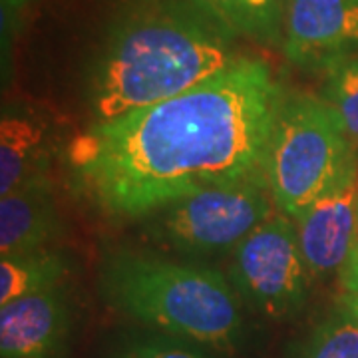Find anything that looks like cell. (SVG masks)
Masks as SVG:
<instances>
[{
	"label": "cell",
	"instance_id": "5b68a950",
	"mask_svg": "<svg viewBox=\"0 0 358 358\" xmlns=\"http://www.w3.org/2000/svg\"><path fill=\"white\" fill-rule=\"evenodd\" d=\"M273 207L265 171H259L181 197L145 219L150 237L179 255L215 257L233 253L249 233L275 215Z\"/></svg>",
	"mask_w": 358,
	"mask_h": 358
},
{
	"label": "cell",
	"instance_id": "9a60e30c",
	"mask_svg": "<svg viewBox=\"0 0 358 358\" xmlns=\"http://www.w3.org/2000/svg\"><path fill=\"white\" fill-rule=\"evenodd\" d=\"M320 98L338 114L352 143H358V52H352L324 72Z\"/></svg>",
	"mask_w": 358,
	"mask_h": 358
},
{
	"label": "cell",
	"instance_id": "52a82bcc",
	"mask_svg": "<svg viewBox=\"0 0 358 358\" xmlns=\"http://www.w3.org/2000/svg\"><path fill=\"white\" fill-rule=\"evenodd\" d=\"M293 223L313 279L341 273L358 239V154Z\"/></svg>",
	"mask_w": 358,
	"mask_h": 358
},
{
	"label": "cell",
	"instance_id": "d6986e66",
	"mask_svg": "<svg viewBox=\"0 0 358 358\" xmlns=\"http://www.w3.org/2000/svg\"><path fill=\"white\" fill-rule=\"evenodd\" d=\"M34 0H2V13L14 14L16 10H22L28 4H32Z\"/></svg>",
	"mask_w": 358,
	"mask_h": 358
},
{
	"label": "cell",
	"instance_id": "277c9868",
	"mask_svg": "<svg viewBox=\"0 0 358 358\" xmlns=\"http://www.w3.org/2000/svg\"><path fill=\"white\" fill-rule=\"evenodd\" d=\"M357 155L338 114L320 96H287L268 141L265 178L279 213L294 219Z\"/></svg>",
	"mask_w": 358,
	"mask_h": 358
},
{
	"label": "cell",
	"instance_id": "4fadbf2b",
	"mask_svg": "<svg viewBox=\"0 0 358 358\" xmlns=\"http://www.w3.org/2000/svg\"><path fill=\"white\" fill-rule=\"evenodd\" d=\"M235 36L282 46L289 0H197Z\"/></svg>",
	"mask_w": 358,
	"mask_h": 358
},
{
	"label": "cell",
	"instance_id": "ba28073f",
	"mask_svg": "<svg viewBox=\"0 0 358 358\" xmlns=\"http://www.w3.org/2000/svg\"><path fill=\"white\" fill-rule=\"evenodd\" d=\"M358 44V2L289 0L282 52L289 62L324 72Z\"/></svg>",
	"mask_w": 358,
	"mask_h": 358
},
{
	"label": "cell",
	"instance_id": "5bb4252c",
	"mask_svg": "<svg viewBox=\"0 0 358 358\" xmlns=\"http://www.w3.org/2000/svg\"><path fill=\"white\" fill-rule=\"evenodd\" d=\"M282 358H358V322L338 307L287 346Z\"/></svg>",
	"mask_w": 358,
	"mask_h": 358
},
{
	"label": "cell",
	"instance_id": "7a4b0ae2",
	"mask_svg": "<svg viewBox=\"0 0 358 358\" xmlns=\"http://www.w3.org/2000/svg\"><path fill=\"white\" fill-rule=\"evenodd\" d=\"M235 38L197 0H124L90 68L92 122L199 86L239 58Z\"/></svg>",
	"mask_w": 358,
	"mask_h": 358
},
{
	"label": "cell",
	"instance_id": "9c48e42d",
	"mask_svg": "<svg viewBox=\"0 0 358 358\" xmlns=\"http://www.w3.org/2000/svg\"><path fill=\"white\" fill-rule=\"evenodd\" d=\"M72 327L62 287L0 305V358H64Z\"/></svg>",
	"mask_w": 358,
	"mask_h": 358
},
{
	"label": "cell",
	"instance_id": "ac0fdd59",
	"mask_svg": "<svg viewBox=\"0 0 358 358\" xmlns=\"http://www.w3.org/2000/svg\"><path fill=\"white\" fill-rule=\"evenodd\" d=\"M338 307L346 310L352 319L358 322V294L357 293H343L338 296Z\"/></svg>",
	"mask_w": 358,
	"mask_h": 358
},
{
	"label": "cell",
	"instance_id": "2e32d148",
	"mask_svg": "<svg viewBox=\"0 0 358 358\" xmlns=\"http://www.w3.org/2000/svg\"><path fill=\"white\" fill-rule=\"evenodd\" d=\"M112 358H211V355L203 346L157 333L124 345Z\"/></svg>",
	"mask_w": 358,
	"mask_h": 358
},
{
	"label": "cell",
	"instance_id": "30bf717a",
	"mask_svg": "<svg viewBox=\"0 0 358 358\" xmlns=\"http://www.w3.org/2000/svg\"><path fill=\"white\" fill-rule=\"evenodd\" d=\"M62 229L50 176L28 181L0 197V259L50 249Z\"/></svg>",
	"mask_w": 358,
	"mask_h": 358
},
{
	"label": "cell",
	"instance_id": "7c38bea8",
	"mask_svg": "<svg viewBox=\"0 0 358 358\" xmlns=\"http://www.w3.org/2000/svg\"><path fill=\"white\" fill-rule=\"evenodd\" d=\"M72 271L70 259L54 247L0 259V305L62 287Z\"/></svg>",
	"mask_w": 358,
	"mask_h": 358
},
{
	"label": "cell",
	"instance_id": "6da1fadb",
	"mask_svg": "<svg viewBox=\"0 0 358 358\" xmlns=\"http://www.w3.org/2000/svg\"><path fill=\"white\" fill-rule=\"evenodd\" d=\"M285 98L265 60L239 56L169 100L90 122L66 150L68 171L102 213L150 217L181 197L265 171Z\"/></svg>",
	"mask_w": 358,
	"mask_h": 358
},
{
	"label": "cell",
	"instance_id": "3957f363",
	"mask_svg": "<svg viewBox=\"0 0 358 358\" xmlns=\"http://www.w3.org/2000/svg\"><path fill=\"white\" fill-rule=\"evenodd\" d=\"M98 285L108 307L157 333L225 355L243 345L241 299L221 271L115 251L102 261Z\"/></svg>",
	"mask_w": 358,
	"mask_h": 358
},
{
	"label": "cell",
	"instance_id": "8fae6325",
	"mask_svg": "<svg viewBox=\"0 0 358 358\" xmlns=\"http://www.w3.org/2000/svg\"><path fill=\"white\" fill-rule=\"evenodd\" d=\"M48 126L24 110H4L0 122V197L50 176Z\"/></svg>",
	"mask_w": 358,
	"mask_h": 358
},
{
	"label": "cell",
	"instance_id": "8992f818",
	"mask_svg": "<svg viewBox=\"0 0 358 358\" xmlns=\"http://www.w3.org/2000/svg\"><path fill=\"white\" fill-rule=\"evenodd\" d=\"M229 281L241 303L268 320L281 322L307 307L310 271L293 219L273 215L249 233L231 253Z\"/></svg>",
	"mask_w": 358,
	"mask_h": 358
},
{
	"label": "cell",
	"instance_id": "ffe728a7",
	"mask_svg": "<svg viewBox=\"0 0 358 358\" xmlns=\"http://www.w3.org/2000/svg\"><path fill=\"white\" fill-rule=\"evenodd\" d=\"M355 2H358V0H355Z\"/></svg>",
	"mask_w": 358,
	"mask_h": 358
},
{
	"label": "cell",
	"instance_id": "e0dca14e",
	"mask_svg": "<svg viewBox=\"0 0 358 358\" xmlns=\"http://www.w3.org/2000/svg\"><path fill=\"white\" fill-rule=\"evenodd\" d=\"M341 275V285H343V291L345 293H357L358 294V239L355 243V249L348 257L346 265L343 271L338 273Z\"/></svg>",
	"mask_w": 358,
	"mask_h": 358
}]
</instances>
